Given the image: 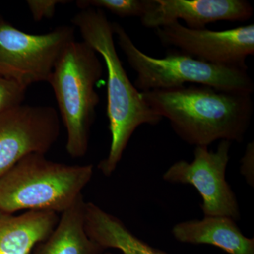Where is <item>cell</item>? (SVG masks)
Instances as JSON below:
<instances>
[{
    "mask_svg": "<svg viewBox=\"0 0 254 254\" xmlns=\"http://www.w3.org/2000/svg\"><path fill=\"white\" fill-rule=\"evenodd\" d=\"M172 234L182 243L212 245L228 254H254V238L246 237L236 221L228 217L204 216L179 222Z\"/></svg>",
    "mask_w": 254,
    "mask_h": 254,
    "instance_id": "11",
    "label": "cell"
},
{
    "mask_svg": "<svg viewBox=\"0 0 254 254\" xmlns=\"http://www.w3.org/2000/svg\"><path fill=\"white\" fill-rule=\"evenodd\" d=\"M26 88L0 74V115L23 104Z\"/></svg>",
    "mask_w": 254,
    "mask_h": 254,
    "instance_id": "16",
    "label": "cell"
},
{
    "mask_svg": "<svg viewBox=\"0 0 254 254\" xmlns=\"http://www.w3.org/2000/svg\"><path fill=\"white\" fill-rule=\"evenodd\" d=\"M98 53L83 41L66 47L48 83L58 103L66 130V149L73 158L86 154L90 131L99 104L95 86L103 73Z\"/></svg>",
    "mask_w": 254,
    "mask_h": 254,
    "instance_id": "4",
    "label": "cell"
},
{
    "mask_svg": "<svg viewBox=\"0 0 254 254\" xmlns=\"http://www.w3.org/2000/svg\"><path fill=\"white\" fill-rule=\"evenodd\" d=\"M73 41L72 26L35 35L0 19V74L26 89L35 83H48L62 53Z\"/></svg>",
    "mask_w": 254,
    "mask_h": 254,
    "instance_id": "6",
    "label": "cell"
},
{
    "mask_svg": "<svg viewBox=\"0 0 254 254\" xmlns=\"http://www.w3.org/2000/svg\"><path fill=\"white\" fill-rule=\"evenodd\" d=\"M231 144L220 141L215 151L207 146L195 147L191 162H175L163 177L169 183L194 187L201 196L204 216H225L237 221L241 218L240 205L225 177Z\"/></svg>",
    "mask_w": 254,
    "mask_h": 254,
    "instance_id": "7",
    "label": "cell"
},
{
    "mask_svg": "<svg viewBox=\"0 0 254 254\" xmlns=\"http://www.w3.org/2000/svg\"><path fill=\"white\" fill-rule=\"evenodd\" d=\"M86 201L83 195L62 213L58 225L43 241L36 254H97L103 252L88 236L85 229Z\"/></svg>",
    "mask_w": 254,
    "mask_h": 254,
    "instance_id": "14",
    "label": "cell"
},
{
    "mask_svg": "<svg viewBox=\"0 0 254 254\" xmlns=\"http://www.w3.org/2000/svg\"><path fill=\"white\" fill-rule=\"evenodd\" d=\"M71 21L83 41L104 60L108 73L107 113L111 143L108 156L100 161L98 169L110 177L118 168L136 128L143 125L154 126L163 119L145 103L141 92L130 81L115 48L113 23L103 10L81 9Z\"/></svg>",
    "mask_w": 254,
    "mask_h": 254,
    "instance_id": "2",
    "label": "cell"
},
{
    "mask_svg": "<svg viewBox=\"0 0 254 254\" xmlns=\"http://www.w3.org/2000/svg\"><path fill=\"white\" fill-rule=\"evenodd\" d=\"M33 153L0 177V211L63 213L82 195L93 175L92 165H70Z\"/></svg>",
    "mask_w": 254,
    "mask_h": 254,
    "instance_id": "3",
    "label": "cell"
},
{
    "mask_svg": "<svg viewBox=\"0 0 254 254\" xmlns=\"http://www.w3.org/2000/svg\"><path fill=\"white\" fill-rule=\"evenodd\" d=\"M97 254H112V253H104V252H100V253H98Z\"/></svg>",
    "mask_w": 254,
    "mask_h": 254,
    "instance_id": "19",
    "label": "cell"
},
{
    "mask_svg": "<svg viewBox=\"0 0 254 254\" xmlns=\"http://www.w3.org/2000/svg\"><path fill=\"white\" fill-rule=\"evenodd\" d=\"M160 43L213 64L247 68V58L254 55V25L224 31L191 29L175 21L155 29Z\"/></svg>",
    "mask_w": 254,
    "mask_h": 254,
    "instance_id": "9",
    "label": "cell"
},
{
    "mask_svg": "<svg viewBox=\"0 0 254 254\" xmlns=\"http://www.w3.org/2000/svg\"><path fill=\"white\" fill-rule=\"evenodd\" d=\"M76 4L81 10L104 9L119 17L141 18L148 9L149 0H78Z\"/></svg>",
    "mask_w": 254,
    "mask_h": 254,
    "instance_id": "15",
    "label": "cell"
},
{
    "mask_svg": "<svg viewBox=\"0 0 254 254\" xmlns=\"http://www.w3.org/2000/svg\"><path fill=\"white\" fill-rule=\"evenodd\" d=\"M59 218L50 211H27L19 215L0 211V254H29L49 237Z\"/></svg>",
    "mask_w": 254,
    "mask_h": 254,
    "instance_id": "12",
    "label": "cell"
},
{
    "mask_svg": "<svg viewBox=\"0 0 254 254\" xmlns=\"http://www.w3.org/2000/svg\"><path fill=\"white\" fill-rule=\"evenodd\" d=\"M114 34L136 73L133 85L138 91L170 89L187 83L212 87L220 91L253 94L254 83L247 68L205 63L178 50L169 52L163 58L143 53L118 23H113Z\"/></svg>",
    "mask_w": 254,
    "mask_h": 254,
    "instance_id": "5",
    "label": "cell"
},
{
    "mask_svg": "<svg viewBox=\"0 0 254 254\" xmlns=\"http://www.w3.org/2000/svg\"><path fill=\"white\" fill-rule=\"evenodd\" d=\"M253 14V6L245 0H149L140 19L143 26L153 29L179 20L187 28L202 29L217 21H247Z\"/></svg>",
    "mask_w": 254,
    "mask_h": 254,
    "instance_id": "10",
    "label": "cell"
},
{
    "mask_svg": "<svg viewBox=\"0 0 254 254\" xmlns=\"http://www.w3.org/2000/svg\"><path fill=\"white\" fill-rule=\"evenodd\" d=\"M85 229L88 236L101 248L115 249L123 254H168L138 238L122 220L92 202H86Z\"/></svg>",
    "mask_w": 254,
    "mask_h": 254,
    "instance_id": "13",
    "label": "cell"
},
{
    "mask_svg": "<svg viewBox=\"0 0 254 254\" xmlns=\"http://www.w3.org/2000/svg\"><path fill=\"white\" fill-rule=\"evenodd\" d=\"M60 133L59 115L50 106L23 103L0 115V177L28 155H46Z\"/></svg>",
    "mask_w": 254,
    "mask_h": 254,
    "instance_id": "8",
    "label": "cell"
},
{
    "mask_svg": "<svg viewBox=\"0 0 254 254\" xmlns=\"http://www.w3.org/2000/svg\"><path fill=\"white\" fill-rule=\"evenodd\" d=\"M68 1L64 0H28L26 4L33 19L41 21L43 18H51L54 16L57 6Z\"/></svg>",
    "mask_w": 254,
    "mask_h": 254,
    "instance_id": "17",
    "label": "cell"
},
{
    "mask_svg": "<svg viewBox=\"0 0 254 254\" xmlns=\"http://www.w3.org/2000/svg\"><path fill=\"white\" fill-rule=\"evenodd\" d=\"M240 173L245 177L247 184L254 186V142L251 141L246 147L245 154L241 159Z\"/></svg>",
    "mask_w": 254,
    "mask_h": 254,
    "instance_id": "18",
    "label": "cell"
},
{
    "mask_svg": "<svg viewBox=\"0 0 254 254\" xmlns=\"http://www.w3.org/2000/svg\"><path fill=\"white\" fill-rule=\"evenodd\" d=\"M150 108L170 122L189 145L207 146L218 141L241 143L252 123V93L190 85L141 92Z\"/></svg>",
    "mask_w": 254,
    "mask_h": 254,
    "instance_id": "1",
    "label": "cell"
}]
</instances>
